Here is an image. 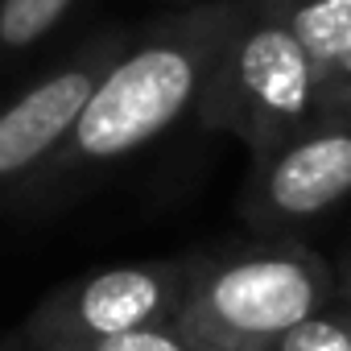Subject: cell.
I'll return each mask as SVG.
<instances>
[{
	"label": "cell",
	"mask_w": 351,
	"mask_h": 351,
	"mask_svg": "<svg viewBox=\"0 0 351 351\" xmlns=\"http://www.w3.org/2000/svg\"><path fill=\"white\" fill-rule=\"evenodd\" d=\"M0 351H25V347H21V343H17V335H13V339H5V343H0Z\"/></svg>",
	"instance_id": "obj_12"
},
{
	"label": "cell",
	"mask_w": 351,
	"mask_h": 351,
	"mask_svg": "<svg viewBox=\"0 0 351 351\" xmlns=\"http://www.w3.org/2000/svg\"><path fill=\"white\" fill-rule=\"evenodd\" d=\"M318 83H322V104H330V99H351V50H347L335 66H326V71L318 75Z\"/></svg>",
	"instance_id": "obj_11"
},
{
	"label": "cell",
	"mask_w": 351,
	"mask_h": 351,
	"mask_svg": "<svg viewBox=\"0 0 351 351\" xmlns=\"http://www.w3.org/2000/svg\"><path fill=\"white\" fill-rule=\"evenodd\" d=\"M236 17L240 5L219 0L157 25L132 50H120L104 79L91 87L66 141L38 169L25 195L54 191L62 178L124 161L128 153L173 128L186 112H195L236 29Z\"/></svg>",
	"instance_id": "obj_1"
},
{
	"label": "cell",
	"mask_w": 351,
	"mask_h": 351,
	"mask_svg": "<svg viewBox=\"0 0 351 351\" xmlns=\"http://www.w3.org/2000/svg\"><path fill=\"white\" fill-rule=\"evenodd\" d=\"M330 298L326 265L302 244L195 256L173 330L191 351H265Z\"/></svg>",
	"instance_id": "obj_2"
},
{
	"label": "cell",
	"mask_w": 351,
	"mask_h": 351,
	"mask_svg": "<svg viewBox=\"0 0 351 351\" xmlns=\"http://www.w3.org/2000/svg\"><path fill=\"white\" fill-rule=\"evenodd\" d=\"M87 351H191V347H186V339L173 326H149V330H132V335L95 343Z\"/></svg>",
	"instance_id": "obj_10"
},
{
	"label": "cell",
	"mask_w": 351,
	"mask_h": 351,
	"mask_svg": "<svg viewBox=\"0 0 351 351\" xmlns=\"http://www.w3.org/2000/svg\"><path fill=\"white\" fill-rule=\"evenodd\" d=\"M195 256L99 269L58 285L17 330L25 351H87L95 343L173 326Z\"/></svg>",
	"instance_id": "obj_4"
},
{
	"label": "cell",
	"mask_w": 351,
	"mask_h": 351,
	"mask_svg": "<svg viewBox=\"0 0 351 351\" xmlns=\"http://www.w3.org/2000/svg\"><path fill=\"white\" fill-rule=\"evenodd\" d=\"M343 289H347V298H351V265H347V273H343Z\"/></svg>",
	"instance_id": "obj_13"
},
{
	"label": "cell",
	"mask_w": 351,
	"mask_h": 351,
	"mask_svg": "<svg viewBox=\"0 0 351 351\" xmlns=\"http://www.w3.org/2000/svg\"><path fill=\"white\" fill-rule=\"evenodd\" d=\"M322 108L318 66L289 29L281 9L244 13L211 71L195 108L203 128L232 132L252 149V161L277 153Z\"/></svg>",
	"instance_id": "obj_3"
},
{
	"label": "cell",
	"mask_w": 351,
	"mask_h": 351,
	"mask_svg": "<svg viewBox=\"0 0 351 351\" xmlns=\"http://www.w3.org/2000/svg\"><path fill=\"white\" fill-rule=\"evenodd\" d=\"M318 75L351 50V0H298L281 9Z\"/></svg>",
	"instance_id": "obj_7"
},
{
	"label": "cell",
	"mask_w": 351,
	"mask_h": 351,
	"mask_svg": "<svg viewBox=\"0 0 351 351\" xmlns=\"http://www.w3.org/2000/svg\"><path fill=\"white\" fill-rule=\"evenodd\" d=\"M351 195V99H330L277 153L256 161L248 211L256 223H302Z\"/></svg>",
	"instance_id": "obj_5"
},
{
	"label": "cell",
	"mask_w": 351,
	"mask_h": 351,
	"mask_svg": "<svg viewBox=\"0 0 351 351\" xmlns=\"http://www.w3.org/2000/svg\"><path fill=\"white\" fill-rule=\"evenodd\" d=\"M120 38H99L87 50H79L71 62L42 75L34 87H25L5 112H0V195L25 191L38 169L58 153L71 124L79 120L91 87L104 79V71L120 54Z\"/></svg>",
	"instance_id": "obj_6"
},
{
	"label": "cell",
	"mask_w": 351,
	"mask_h": 351,
	"mask_svg": "<svg viewBox=\"0 0 351 351\" xmlns=\"http://www.w3.org/2000/svg\"><path fill=\"white\" fill-rule=\"evenodd\" d=\"M347 335H351V310H347Z\"/></svg>",
	"instance_id": "obj_14"
},
{
	"label": "cell",
	"mask_w": 351,
	"mask_h": 351,
	"mask_svg": "<svg viewBox=\"0 0 351 351\" xmlns=\"http://www.w3.org/2000/svg\"><path fill=\"white\" fill-rule=\"evenodd\" d=\"M75 0H0V50H29L42 42Z\"/></svg>",
	"instance_id": "obj_8"
},
{
	"label": "cell",
	"mask_w": 351,
	"mask_h": 351,
	"mask_svg": "<svg viewBox=\"0 0 351 351\" xmlns=\"http://www.w3.org/2000/svg\"><path fill=\"white\" fill-rule=\"evenodd\" d=\"M265 351H351L347 310H318L306 322H298L285 335H277Z\"/></svg>",
	"instance_id": "obj_9"
}]
</instances>
